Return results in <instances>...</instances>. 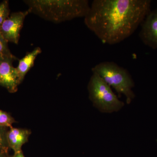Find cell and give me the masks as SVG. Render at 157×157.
I'll use <instances>...</instances> for the list:
<instances>
[{
  "mask_svg": "<svg viewBox=\"0 0 157 157\" xmlns=\"http://www.w3.org/2000/svg\"><path fill=\"white\" fill-rule=\"evenodd\" d=\"M17 59L16 57L0 56V86L11 93L16 92L20 84L16 68L13 66V61Z\"/></svg>",
  "mask_w": 157,
  "mask_h": 157,
  "instance_id": "6",
  "label": "cell"
},
{
  "mask_svg": "<svg viewBox=\"0 0 157 157\" xmlns=\"http://www.w3.org/2000/svg\"><path fill=\"white\" fill-rule=\"evenodd\" d=\"M12 157H25L22 151L17 152V153H14V155Z\"/></svg>",
  "mask_w": 157,
  "mask_h": 157,
  "instance_id": "14",
  "label": "cell"
},
{
  "mask_svg": "<svg viewBox=\"0 0 157 157\" xmlns=\"http://www.w3.org/2000/svg\"><path fill=\"white\" fill-rule=\"evenodd\" d=\"M42 52L41 48L37 47L31 52H27L25 56L19 60L16 69L20 83L24 79L27 73L34 66V62L37 56Z\"/></svg>",
  "mask_w": 157,
  "mask_h": 157,
  "instance_id": "9",
  "label": "cell"
},
{
  "mask_svg": "<svg viewBox=\"0 0 157 157\" xmlns=\"http://www.w3.org/2000/svg\"><path fill=\"white\" fill-rule=\"evenodd\" d=\"M31 134V131L28 129L10 128L7 132L9 148L14 153L21 151L23 145L27 142Z\"/></svg>",
  "mask_w": 157,
  "mask_h": 157,
  "instance_id": "8",
  "label": "cell"
},
{
  "mask_svg": "<svg viewBox=\"0 0 157 157\" xmlns=\"http://www.w3.org/2000/svg\"><path fill=\"white\" fill-rule=\"evenodd\" d=\"M0 157H9L7 154H0Z\"/></svg>",
  "mask_w": 157,
  "mask_h": 157,
  "instance_id": "15",
  "label": "cell"
},
{
  "mask_svg": "<svg viewBox=\"0 0 157 157\" xmlns=\"http://www.w3.org/2000/svg\"><path fill=\"white\" fill-rule=\"evenodd\" d=\"M8 42L3 37L0 32V56H1L14 57L9 49Z\"/></svg>",
  "mask_w": 157,
  "mask_h": 157,
  "instance_id": "13",
  "label": "cell"
},
{
  "mask_svg": "<svg viewBox=\"0 0 157 157\" xmlns=\"http://www.w3.org/2000/svg\"><path fill=\"white\" fill-rule=\"evenodd\" d=\"M90 100L94 107L104 113L118 112L124 106L111 87L98 75L93 73L88 85Z\"/></svg>",
  "mask_w": 157,
  "mask_h": 157,
  "instance_id": "4",
  "label": "cell"
},
{
  "mask_svg": "<svg viewBox=\"0 0 157 157\" xmlns=\"http://www.w3.org/2000/svg\"><path fill=\"white\" fill-rule=\"evenodd\" d=\"M29 13L28 10L13 12L0 26V32L8 42L18 44L24 22Z\"/></svg>",
  "mask_w": 157,
  "mask_h": 157,
  "instance_id": "5",
  "label": "cell"
},
{
  "mask_svg": "<svg viewBox=\"0 0 157 157\" xmlns=\"http://www.w3.org/2000/svg\"><path fill=\"white\" fill-rule=\"evenodd\" d=\"M93 73L98 75L106 83L115 90L119 94L123 95L127 103L130 104L135 98L133 90L135 84L128 71L113 62L104 61L92 69Z\"/></svg>",
  "mask_w": 157,
  "mask_h": 157,
  "instance_id": "3",
  "label": "cell"
},
{
  "mask_svg": "<svg viewBox=\"0 0 157 157\" xmlns=\"http://www.w3.org/2000/svg\"><path fill=\"white\" fill-rule=\"evenodd\" d=\"M7 128L0 127V154H7L9 149L7 140Z\"/></svg>",
  "mask_w": 157,
  "mask_h": 157,
  "instance_id": "10",
  "label": "cell"
},
{
  "mask_svg": "<svg viewBox=\"0 0 157 157\" xmlns=\"http://www.w3.org/2000/svg\"><path fill=\"white\" fill-rule=\"evenodd\" d=\"M30 13L45 20L60 23L85 17L89 11L87 0H25Z\"/></svg>",
  "mask_w": 157,
  "mask_h": 157,
  "instance_id": "2",
  "label": "cell"
},
{
  "mask_svg": "<svg viewBox=\"0 0 157 157\" xmlns=\"http://www.w3.org/2000/svg\"><path fill=\"white\" fill-rule=\"evenodd\" d=\"M140 25L141 41L150 48L157 49V8L149 12Z\"/></svg>",
  "mask_w": 157,
  "mask_h": 157,
  "instance_id": "7",
  "label": "cell"
},
{
  "mask_svg": "<svg viewBox=\"0 0 157 157\" xmlns=\"http://www.w3.org/2000/svg\"><path fill=\"white\" fill-rule=\"evenodd\" d=\"M10 15L9 1H3L0 3V26Z\"/></svg>",
  "mask_w": 157,
  "mask_h": 157,
  "instance_id": "12",
  "label": "cell"
},
{
  "mask_svg": "<svg viewBox=\"0 0 157 157\" xmlns=\"http://www.w3.org/2000/svg\"><path fill=\"white\" fill-rule=\"evenodd\" d=\"M15 122L9 113L0 109V127L10 128Z\"/></svg>",
  "mask_w": 157,
  "mask_h": 157,
  "instance_id": "11",
  "label": "cell"
},
{
  "mask_svg": "<svg viewBox=\"0 0 157 157\" xmlns=\"http://www.w3.org/2000/svg\"><path fill=\"white\" fill-rule=\"evenodd\" d=\"M151 5L150 0H94L85 24L103 43L114 45L135 33L151 11Z\"/></svg>",
  "mask_w": 157,
  "mask_h": 157,
  "instance_id": "1",
  "label": "cell"
}]
</instances>
